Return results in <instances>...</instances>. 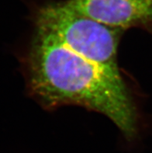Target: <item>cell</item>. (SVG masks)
I'll use <instances>...</instances> for the list:
<instances>
[{"label": "cell", "mask_w": 152, "mask_h": 153, "mask_svg": "<svg viewBox=\"0 0 152 153\" xmlns=\"http://www.w3.org/2000/svg\"><path fill=\"white\" fill-rule=\"evenodd\" d=\"M24 68L30 94L44 108L80 106L107 117L127 138L137 134V110L121 73L87 59L37 28Z\"/></svg>", "instance_id": "cell-1"}, {"label": "cell", "mask_w": 152, "mask_h": 153, "mask_svg": "<svg viewBox=\"0 0 152 153\" xmlns=\"http://www.w3.org/2000/svg\"><path fill=\"white\" fill-rule=\"evenodd\" d=\"M74 11L106 27L152 30V0H65Z\"/></svg>", "instance_id": "cell-3"}, {"label": "cell", "mask_w": 152, "mask_h": 153, "mask_svg": "<svg viewBox=\"0 0 152 153\" xmlns=\"http://www.w3.org/2000/svg\"><path fill=\"white\" fill-rule=\"evenodd\" d=\"M34 23L35 28L46 31L75 53L120 73L117 48L123 30L79 14L65 1L41 5L35 13Z\"/></svg>", "instance_id": "cell-2"}]
</instances>
